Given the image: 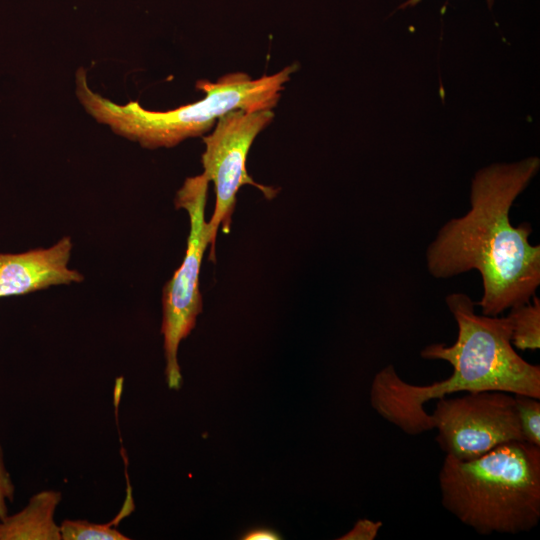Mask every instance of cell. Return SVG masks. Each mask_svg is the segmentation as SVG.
Listing matches in <instances>:
<instances>
[{"label":"cell","instance_id":"obj_14","mask_svg":"<svg viewBox=\"0 0 540 540\" xmlns=\"http://www.w3.org/2000/svg\"><path fill=\"white\" fill-rule=\"evenodd\" d=\"M383 523L370 519L358 520L353 528L339 537L340 540H373L377 537Z\"/></svg>","mask_w":540,"mask_h":540},{"label":"cell","instance_id":"obj_11","mask_svg":"<svg viewBox=\"0 0 540 540\" xmlns=\"http://www.w3.org/2000/svg\"><path fill=\"white\" fill-rule=\"evenodd\" d=\"M111 523L97 524L87 520H64L60 525L62 540H127Z\"/></svg>","mask_w":540,"mask_h":540},{"label":"cell","instance_id":"obj_15","mask_svg":"<svg viewBox=\"0 0 540 540\" xmlns=\"http://www.w3.org/2000/svg\"><path fill=\"white\" fill-rule=\"evenodd\" d=\"M241 539L244 540H277L281 539L279 534L266 527H257L247 531Z\"/></svg>","mask_w":540,"mask_h":540},{"label":"cell","instance_id":"obj_8","mask_svg":"<svg viewBox=\"0 0 540 540\" xmlns=\"http://www.w3.org/2000/svg\"><path fill=\"white\" fill-rule=\"evenodd\" d=\"M71 250V238L63 237L49 248L0 253V297L83 281L82 274L68 267Z\"/></svg>","mask_w":540,"mask_h":540},{"label":"cell","instance_id":"obj_3","mask_svg":"<svg viewBox=\"0 0 540 540\" xmlns=\"http://www.w3.org/2000/svg\"><path fill=\"white\" fill-rule=\"evenodd\" d=\"M442 505L479 534H517L540 520V447L500 444L480 457L445 456L438 475Z\"/></svg>","mask_w":540,"mask_h":540},{"label":"cell","instance_id":"obj_13","mask_svg":"<svg viewBox=\"0 0 540 540\" xmlns=\"http://www.w3.org/2000/svg\"><path fill=\"white\" fill-rule=\"evenodd\" d=\"M15 486L4 463L3 450L0 446V519L8 515L7 503L14 499Z\"/></svg>","mask_w":540,"mask_h":540},{"label":"cell","instance_id":"obj_2","mask_svg":"<svg viewBox=\"0 0 540 540\" xmlns=\"http://www.w3.org/2000/svg\"><path fill=\"white\" fill-rule=\"evenodd\" d=\"M446 304L458 326L456 341L451 346L430 344L420 355L450 363L451 376L430 385H414L388 365L371 385L373 409L409 435L431 430V416L424 405L452 393L499 390L540 399V366L514 350L508 318L476 314V302L464 293L448 295Z\"/></svg>","mask_w":540,"mask_h":540},{"label":"cell","instance_id":"obj_5","mask_svg":"<svg viewBox=\"0 0 540 540\" xmlns=\"http://www.w3.org/2000/svg\"><path fill=\"white\" fill-rule=\"evenodd\" d=\"M208 184L203 173L187 178L175 197L176 207L188 213L190 231L183 262L163 289L161 332L164 337L165 375L170 389L181 387L178 347L191 333L202 311L199 275L204 252L211 243L205 220Z\"/></svg>","mask_w":540,"mask_h":540},{"label":"cell","instance_id":"obj_7","mask_svg":"<svg viewBox=\"0 0 540 540\" xmlns=\"http://www.w3.org/2000/svg\"><path fill=\"white\" fill-rule=\"evenodd\" d=\"M431 416L442 451L458 460H471L494 447L524 441L514 395L499 390L467 392L439 398Z\"/></svg>","mask_w":540,"mask_h":540},{"label":"cell","instance_id":"obj_1","mask_svg":"<svg viewBox=\"0 0 540 540\" xmlns=\"http://www.w3.org/2000/svg\"><path fill=\"white\" fill-rule=\"evenodd\" d=\"M540 167L538 157L493 164L478 171L471 184L470 210L439 230L426 252L435 278L477 270L483 315L498 316L526 303L540 285V246L532 245L529 223L513 226L510 209Z\"/></svg>","mask_w":540,"mask_h":540},{"label":"cell","instance_id":"obj_12","mask_svg":"<svg viewBox=\"0 0 540 540\" xmlns=\"http://www.w3.org/2000/svg\"><path fill=\"white\" fill-rule=\"evenodd\" d=\"M513 395L524 441L540 447V399L524 394Z\"/></svg>","mask_w":540,"mask_h":540},{"label":"cell","instance_id":"obj_9","mask_svg":"<svg viewBox=\"0 0 540 540\" xmlns=\"http://www.w3.org/2000/svg\"><path fill=\"white\" fill-rule=\"evenodd\" d=\"M61 499L55 490L33 495L21 511L0 519V540H62L54 520Z\"/></svg>","mask_w":540,"mask_h":540},{"label":"cell","instance_id":"obj_16","mask_svg":"<svg viewBox=\"0 0 540 540\" xmlns=\"http://www.w3.org/2000/svg\"><path fill=\"white\" fill-rule=\"evenodd\" d=\"M421 0H407L403 5L400 6V8H406L410 6L417 5ZM488 4L491 6L493 3V0H487Z\"/></svg>","mask_w":540,"mask_h":540},{"label":"cell","instance_id":"obj_4","mask_svg":"<svg viewBox=\"0 0 540 540\" xmlns=\"http://www.w3.org/2000/svg\"><path fill=\"white\" fill-rule=\"evenodd\" d=\"M287 66L273 75L251 79L243 72L220 77L215 83L200 80L196 87L205 93L197 102L167 111L143 108L137 101L120 105L91 90L84 68L76 72V96L86 112L117 135L143 148H171L187 138L209 132L217 121L234 110H272L281 91L295 71Z\"/></svg>","mask_w":540,"mask_h":540},{"label":"cell","instance_id":"obj_6","mask_svg":"<svg viewBox=\"0 0 540 540\" xmlns=\"http://www.w3.org/2000/svg\"><path fill=\"white\" fill-rule=\"evenodd\" d=\"M273 118L272 110H234L222 116L214 126V131L203 139V174L209 182H213L216 191L215 208L208 221L211 236L209 259L213 262L218 230L222 227L224 233L230 231L239 189L243 185L255 186L267 199L277 194L276 189L256 183L246 168L254 139Z\"/></svg>","mask_w":540,"mask_h":540},{"label":"cell","instance_id":"obj_10","mask_svg":"<svg viewBox=\"0 0 540 540\" xmlns=\"http://www.w3.org/2000/svg\"><path fill=\"white\" fill-rule=\"evenodd\" d=\"M511 344L519 350L540 348V300L534 295L530 301L510 308Z\"/></svg>","mask_w":540,"mask_h":540}]
</instances>
